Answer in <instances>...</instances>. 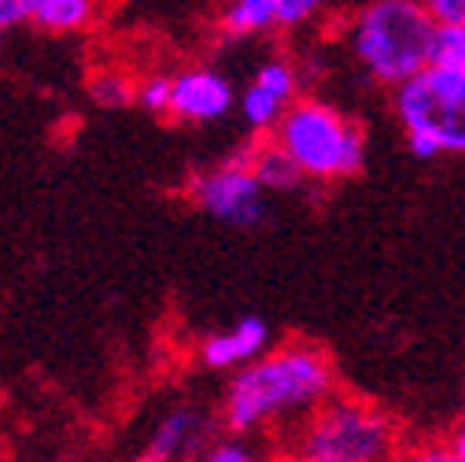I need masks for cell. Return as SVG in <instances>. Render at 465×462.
Returning <instances> with one entry per match:
<instances>
[{"label":"cell","instance_id":"obj_1","mask_svg":"<svg viewBox=\"0 0 465 462\" xmlns=\"http://www.w3.org/2000/svg\"><path fill=\"white\" fill-rule=\"evenodd\" d=\"M329 396H336L329 352L311 340H288L237 370L225 388L222 426L232 437H252L273 426L296 429Z\"/></svg>","mask_w":465,"mask_h":462},{"label":"cell","instance_id":"obj_2","mask_svg":"<svg viewBox=\"0 0 465 462\" xmlns=\"http://www.w3.org/2000/svg\"><path fill=\"white\" fill-rule=\"evenodd\" d=\"M355 60L377 85H402L436 60L440 23L425 0H366L347 26Z\"/></svg>","mask_w":465,"mask_h":462},{"label":"cell","instance_id":"obj_3","mask_svg":"<svg viewBox=\"0 0 465 462\" xmlns=\"http://www.w3.org/2000/svg\"><path fill=\"white\" fill-rule=\"evenodd\" d=\"M292 458L303 462H384L399 455L391 415L359 396H329L292 429Z\"/></svg>","mask_w":465,"mask_h":462},{"label":"cell","instance_id":"obj_4","mask_svg":"<svg viewBox=\"0 0 465 462\" xmlns=\"http://www.w3.org/2000/svg\"><path fill=\"white\" fill-rule=\"evenodd\" d=\"M273 141L296 159L307 182H343L366 166L362 126L325 100H292L273 130Z\"/></svg>","mask_w":465,"mask_h":462},{"label":"cell","instance_id":"obj_5","mask_svg":"<svg viewBox=\"0 0 465 462\" xmlns=\"http://www.w3.org/2000/svg\"><path fill=\"white\" fill-rule=\"evenodd\" d=\"M391 107L418 159L465 156V71L432 60L391 89Z\"/></svg>","mask_w":465,"mask_h":462},{"label":"cell","instance_id":"obj_6","mask_svg":"<svg viewBox=\"0 0 465 462\" xmlns=\"http://www.w3.org/2000/svg\"><path fill=\"white\" fill-rule=\"evenodd\" d=\"M266 193L270 189L259 182L248 152L203 170V175H196L189 186V200L203 215H211L225 226H241V229L259 226L266 218Z\"/></svg>","mask_w":465,"mask_h":462},{"label":"cell","instance_id":"obj_7","mask_svg":"<svg viewBox=\"0 0 465 462\" xmlns=\"http://www.w3.org/2000/svg\"><path fill=\"white\" fill-rule=\"evenodd\" d=\"M232 85L225 75L211 67H189L182 75H173V100L170 115L182 123H218L232 107Z\"/></svg>","mask_w":465,"mask_h":462},{"label":"cell","instance_id":"obj_8","mask_svg":"<svg viewBox=\"0 0 465 462\" xmlns=\"http://www.w3.org/2000/svg\"><path fill=\"white\" fill-rule=\"evenodd\" d=\"M270 344V326L262 318H241L225 333H211L200 344V363L211 370H241L244 363L259 359Z\"/></svg>","mask_w":465,"mask_h":462},{"label":"cell","instance_id":"obj_9","mask_svg":"<svg viewBox=\"0 0 465 462\" xmlns=\"http://www.w3.org/2000/svg\"><path fill=\"white\" fill-rule=\"evenodd\" d=\"M200 444H207V418L196 407H178L155 426L144 458H189L200 451Z\"/></svg>","mask_w":465,"mask_h":462},{"label":"cell","instance_id":"obj_10","mask_svg":"<svg viewBox=\"0 0 465 462\" xmlns=\"http://www.w3.org/2000/svg\"><path fill=\"white\" fill-rule=\"evenodd\" d=\"M248 159H252V166H255L259 182H262L270 193H292V189H300V186L307 182V178H303V170L296 166V159L288 156L277 141L255 145V148L248 152Z\"/></svg>","mask_w":465,"mask_h":462},{"label":"cell","instance_id":"obj_11","mask_svg":"<svg viewBox=\"0 0 465 462\" xmlns=\"http://www.w3.org/2000/svg\"><path fill=\"white\" fill-rule=\"evenodd\" d=\"M96 0H37L34 26L45 34H78L93 23Z\"/></svg>","mask_w":465,"mask_h":462},{"label":"cell","instance_id":"obj_12","mask_svg":"<svg viewBox=\"0 0 465 462\" xmlns=\"http://www.w3.org/2000/svg\"><path fill=\"white\" fill-rule=\"evenodd\" d=\"M277 5L281 0H229L222 12V30L229 37H252L277 26Z\"/></svg>","mask_w":465,"mask_h":462},{"label":"cell","instance_id":"obj_13","mask_svg":"<svg viewBox=\"0 0 465 462\" xmlns=\"http://www.w3.org/2000/svg\"><path fill=\"white\" fill-rule=\"evenodd\" d=\"M284 111H288V104H284L277 93H270L266 85H259V82H252V85L241 93V115H244V123H248L255 134H273Z\"/></svg>","mask_w":465,"mask_h":462},{"label":"cell","instance_id":"obj_14","mask_svg":"<svg viewBox=\"0 0 465 462\" xmlns=\"http://www.w3.org/2000/svg\"><path fill=\"white\" fill-rule=\"evenodd\" d=\"M89 96L104 107H126L137 100V82L119 67H104L89 78Z\"/></svg>","mask_w":465,"mask_h":462},{"label":"cell","instance_id":"obj_15","mask_svg":"<svg viewBox=\"0 0 465 462\" xmlns=\"http://www.w3.org/2000/svg\"><path fill=\"white\" fill-rule=\"evenodd\" d=\"M255 82H259V85H266L270 93H277L284 104L300 100V71H296L292 64H288V60H266V64L259 67Z\"/></svg>","mask_w":465,"mask_h":462},{"label":"cell","instance_id":"obj_16","mask_svg":"<svg viewBox=\"0 0 465 462\" xmlns=\"http://www.w3.org/2000/svg\"><path fill=\"white\" fill-rule=\"evenodd\" d=\"M170 100H173V78L166 75H152L144 82H137V104L152 115H170Z\"/></svg>","mask_w":465,"mask_h":462},{"label":"cell","instance_id":"obj_17","mask_svg":"<svg viewBox=\"0 0 465 462\" xmlns=\"http://www.w3.org/2000/svg\"><path fill=\"white\" fill-rule=\"evenodd\" d=\"M332 0H281L277 5V26L281 30H296V26H307L311 19H318Z\"/></svg>","mask_w":465,"mask_h":462},{"label":"cell","instance_id":"obj_18","mask_svg":"<svg viewBox=\"0 0 465 462\" xmlns=\"http://www.w3.org/2000/svg\"><path fill=\"white\" fill-rule=\"evenodd\" d=\"M436 64H447V67L465 71V23L440 26V41H436Z\"/></svg>","mask_w":465,"mask_h":462},{"label":"cell","instance_id":"obj_19","mask_svg":"<svg viewBox=\"0 0 465 462\" xmlns=\"http://www.w3.org/2000/svg\"><path fill=\"white\" fill-rule=\"evenodd\" d=\"M34 12H37V0H0V34L34 23Z\"/></svg>","mask_w":465,"mask_h":462},{"label":"cell","instance_id":"obj_20","mask_svg":"<svg viewBox=\"0 0 465 462\" xmlns=\"http://www.w3.org/2000/svg\"><path fill=\"white\" fill-rule=\"evenodd\" d=\"M203 458H207V462H252V458H255V451H252V447H244V440H241V437H232V440L211 444V447L203 451Z\"/></svg>","mask_w":465,"mask_h":462},{"label":"cell","instance_id":"obj_21","mask_svg":"<svg viewBox=\"0 0 465 462\" xmlns=\"http://www.w3.org/2000/svg\"><path fill=\"white\" fill-rule=\"evenodd\" d=\"M425 8L436 15V23H440V26L465 23V0H425Z\"/></svg>","mask_w":465,"mask_h":462},{"label":"cell","instance_id":"obj_22","mask_svg":"<svg viewBox=\"0 0 465 462\" xmlns=\"http://www.w3.org/2000/svg\"><path fill=\"white\" fill-rule=\"evenodd\" d=\"M447 458L450 462H465V422L447 437Z\"/></svg>","mask_w":465,"mask_h":462}]
</instances>
